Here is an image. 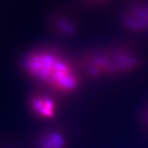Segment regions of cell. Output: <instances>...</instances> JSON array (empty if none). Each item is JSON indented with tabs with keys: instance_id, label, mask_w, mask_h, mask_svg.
I'll return each mask as SVG.
<instances>
[{
	"instance_id": "1",
	"label": "cell",
	"mask_w": 148,
	"mask_h": 148,
	"mask_svg": "<svg viewBox=\"0 0 148 148\" xmlns=\"http://www.w3.org/2000/svg\"><path fill=\"white\" fill-rule=\"evenodd\" d=\"M24 65L30 77L61 93L72 92L79 84L77 74L71 63L53 50L34 51L26 57Z\"/></svg>"
},
{
	"instance_id": "2",
	"label": "cell",
	"mask_w": 148,
	"mask_h": 148,
	"mask_svg": "<svg viewBox=\"0 0 148 148\" xmlns=\"http://www.w3.org/2000/svg\"><path fill=\"white\" fill-rule=\"evenodd\" d=\"M30 108L37 116L43 119L53 118L56 111V105L49 96L36 94L31 97Z\"/></svg>"
},
{
	"instance_id": "3",
	"label": "cell",
	"mask_w": 148,
	"mask_h": 148,
	"mask_svg": "<svg viewBox=\"0 0 148 148\" xmlns=\"http://www.w3.org/2000/svg\"><path fill=\"white\" fill-rule=\"evenodd\" d=\"M66 143V138L63 134L52 130L45 133L40 137L38 148H64Z\"/></svg>"
}]
</instances>
